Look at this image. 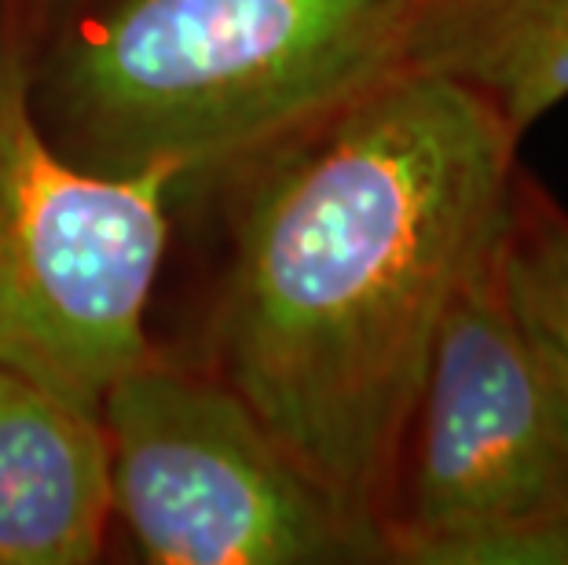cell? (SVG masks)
Returning a JSON list of instances; mask_svg holds the SVG:
<instances>
[{"instance_id": "6da1fadb", "label": "cell", "mask_w": 568, "mask_h": 565, "mask_svg": "<svg viewBox=\"0 0 568 565\" xmlns=\"http://www.w3.org/2000/svg\"><path fill=\"white\" fill-rule=\"evenodd\" d=\"M517 148L480 95L404 67L173 184L213 199L216 228L199 342L180 356L378 536L433 342L499 232Z\"/></svg>"}, {"instance_id": "7a4b0ae2", "label": "cell", "mask_w": 568, "mask_h": 565, "mask_svg": "<svg viewBox=\"0 0 568 565\" xmlns=\"http://www.w3.org/2000/svg\"><path fill=\"white\" fill-rule=\"evenodd\" d=\"M422 0H67L30 103L95 176H210L407 67Z\"/></svg>"}, {"instance_id": "3957f363", "label": "cell", "mask_w": 568, "mask_h": 565, "mask_svg": "<svg viewBox=\"0 0 568 565\" xmlns=\"http://www.w3.org/2000/svg\"><path fill=\"white\" fill-rule=\"evenodd\" d=\"M382 539L400 565H568V430L506 294L503 224L444 312Z\"/></svg>"}, {"instance_id": "277c9868", "label": "cell", "mask_w": 568, "mask_h": 565, "mask_svg": "<svg viewBox=\"0 0 568 565\" xmlns=\"http://www.w3.org/2000/svg\"><path fill=\"white\" fill-rule=\"evenodd\" d=\"M173 180L70 165L30 103V33L0 0V367L100 412L154 345Z\"/></svg>"}, {"instance_id": "5b68a950", "label": "cell", "mask_w": 568, "mask_h": 565, "mask_svg": "<svg viewBox=\"0 0 568 565\" xmlns=\"http://www.w3.org/2000/svg\"><path fill=\"white\" fill-rule=\"evenodd\" d=\"M114 525L148 565L389 562L210 371L154 342L100 401Z\"/></svg>"}, {"instance_id": "8992f818", "label": "cell", "mask_w": 568, "mask_h": 565, "mask_svg": "<svg viewBox=\"0 0 568 565\" xmlns=\"http://www.w3.org/2000/svg\"><path fill=\"white\" fill-rule=\"evenodd\" d=\"M111 528L100 412L0 367V565H92Z\"/></svg>"}, {"instance_id": "52a82bcc", "label": "cell", "mask_w": 568, "mask_h": 565, "mask_svg": "<svg viewBox=\"0 0 568 565\" xmlns=\"http://www.w3.org/2000/svg\"><path fill=\"white\" fill-rule=\"evenodd\" d=\"M407 67L469 89L525 137L568 100V0H422Z\"/></svg>"}, {"instance_id": "ba28073f", "label": "cell", "mask_w": 568, "mask_h": 565, "mask_svg": "<svg viewBox=\"0 0 568 565\" xmlns=\"http://www.w3.org/2000/svg\"><path fill=\"white\" fill-rule=\"evenodd\" d=\"M503 275L517 327L568 430V210L521 165L503 210Z\"/></svg>"}, {"instance_id": "9c48e42d", "label": "cell", "mask_w": 568, "mask_h": 565, "mask_svg": "<svg viewBox=\"0 0 568 565\" xmlns=\"http://www.w3.org/2000/svg\"><path fill=\"white\" fill-rule=\"evenodd\" d=\"M67 0H11V8L19 11V19H22V27H27V33L30 30H38L41 22L52 16L55 8H63Z\"/></svg>"}]
</instances>
